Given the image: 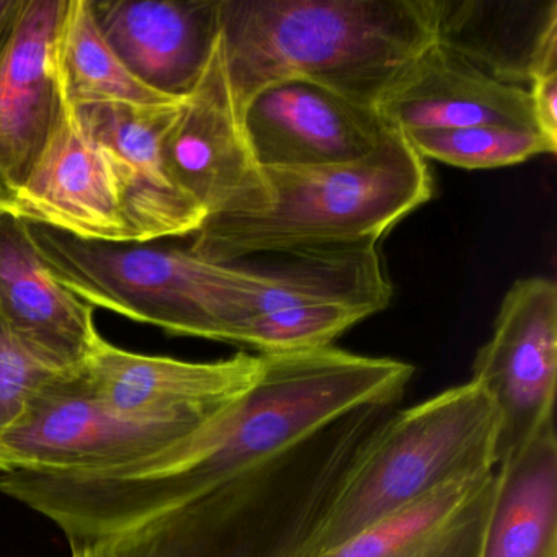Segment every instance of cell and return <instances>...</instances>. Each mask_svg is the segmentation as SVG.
I'll return each instance as SVG.
<instances>
[{
  "label": "cell",
  "mask_w": 557,
  "mask_h": 557,
  "mask_svg": "<svg viewBox=\"0 0 557 557\" xmlns=\"http://www.w3.org/2000/svg\"><path fill=\"white\" fill-rule=\"evenodd\" d=\"M260 357L259 380L194 456L154 474L77 479L74 504L87 530L120 533L285 455L355 410L393 407L416 373L406 361L334 345Z\"/></svg>",
  "instance_id": "1"
},
{
  "label": "cell",
  "mask_w": 557,
  "mask_h": 557,
  "mask_svg": "<svg viewBox=\"0 0 557 557\" xmlns=\"http://www.w3.org/2000/svg\"><path fill=\"white\" fill-rule=\"evenodd\" d=\"M218 15L240 120L257 94L286 81L376 109L436 44L435 0H218Z\"/></svg>",
  "instance_id": "2"
},
{
  "label": "cell",
  "mask_w": 557,
  "mask_h": 557,
  "mask_svg": "<svg viewBox=\"0 0 557 557\" xmlns=\"http://www.w3.org/2000/svg\"><path fill=\"white\" fill-rule=\"evenodd\" d=\"M265 210L205 220L190 250L218 263L327 247L377 246L404 218L429 203V162L396 132L373 154L350 164L263 169Z\"/></svg>",
  "instance_id": "3"
},
{
  "label": "cell",
  "mask_w": 557,
  "mask_h": 557,
  "mask_svg": "<svg viewBox=\"0 0 557 557\" xmlns=\"http://www.w3.org/2000/svg\"><path fill=\"white\" fill-rule=\"evenodd\" d=\"M347 462L329 440H308L128 530L70 543L71 557H309Z\"/></svg>",
  "instance_id": "4"
},
{
  "label": "cell",
  "mask_w": 557,
  "mask_h": 557,
  "mask_svg": "<svg viewBox=\"0 0 557 557\" xmlns=\"http://www.w3.org/2000/svg\"><path fill=\"white\" fill-rule=\"evenodd\" d=\"M498 420L474 383L449 387L389 416L342 475L309 541V557L451 482L497 468Z\"/></svg>",
  "instance_id": "5"
},
{
  "label": "cell",
  "mask_w": 557,
  "mask_h": 557,
  "mask_svg": "<svg viewBox=\"0 0 557 557\" xmlns=\"http://www.w3.org/2000/svg\"><path fill=\"white\" fill-rule=\"evenodd\" d=\"M25 226L51 275L81 301L171 335L233 344L262 283L257 267L210 262L188 249L92 243Z\"/></svg>",
  "instance_id": "6"
},
{
  "label": "cell",
  "mask_w": 557,
  "mask_h": 557,
  "mask_svg": "<svg viewBox=\"0 0 557 557\" xmlns=\"http://www.w3.org/2000/svg\"><path fill=\"white\" fill-rule=\"evenodd\" d=\"M223 417L158 420L125 416L90 391L83 371L61 373L41 391L24 422L0 438V474L128 471L195 442Z\"/></svg>",
  "instance_id": "7"
},
{
  "label": "cell",
  "mask_w": 557,
  "mask_h": 557,
  "mask_svg": "<svg viewBox=\"0 0 557 557\" xmlns=\"http://www.w3.org/2000/svg\"><path fill=\"white\" fill-rule=\"evenodd\" d=\"M557 380V286L546 276L508 289L472 377L498 420L497 465L554 420Z\"/></svg>",
  "instance_id": "8"
},
{
  "label": "cell",
  "mask_w": 557,
  "mask_h": 557,
  "mask_svg": "<svg viewBox=\"0 0 557 557\" xmlns=\"http://www.w3.org/2000/svg\"><path fill=\"white\" fill-rule=\"evenodd\" d=\"M164 156L175 184L207 218L269 207V182L234 106L220 34L203 74L165 133Z\"/></svg>",
  "instance_id": "9"
},
{
  "label": "cell",
  "mask_w": 557,
  "mask_h": 557,
  "mask_svg": "<svg viewBox=\"0 0 557 557\" xmlns=\"http://www.w3.org/2000/svg\"><path fill=\"white\" fill-rule=\"evenodd\" d=\"M18 220L92 243L133 244L115 169L61 97L44 149L18 185Z\"/></svg>",
  "instance_id": "10"
},
{
  "label": "cell",
  "mask_w": 557,
  "mask_h": 557,
  "mask_svg": "<svg viewBox=\"0 0 557 557\" xmlns=\"http://www.w3.org/2000/svg\"><path fill=\"white\" fill-rule=\"evenodd\" d=\"M243 122L262 169L350 164L396 133L374 107L305 81L267 87L250 100Z\"/></svg>",
  "instance_id": "11"
},
{
  "label": "cell",
  "mask_w": 557,
  "mask_h": 557,
  "mask_svg": "<svg viewBox=\"0 0 557 557\" xmlns=\"http://www.w3.org/2000/svg\"><path fill=\"white\" fill-rule=\"evenodd\" d=\"M102 403L138 419L216 420L226 416L259 380L260 355L184 361L133 354L100 341L81 368Z\"/></svg>",
  "instance_id": "12"
},
{
  "label": "cell",
  "mask_w": 557,
  "mask_h": 557,
  "mask_svg": "<svg viewBox=\"0 0 557 557\" xmlns=\"http://www.w3.org/2000/svg\"><path fill=\"white\" fill-rule=\"evenodd\" d=\"M182 102L79 110L90 135L115 169L133 244L194 236L207 220L203 208L175 184L165 162V133Z\"/></svg>",
  "instance_id": "13"
},
{
  "label": "cell",
  "mask_w": 557,
  "mask_h": 557,
  "mask_svg": "<svg viewBox=\"0 0 557 557\" xmlns=\"http://www.w3.org/2000/svg\"><path fill=\"white\" fill-rule=\"evenodd\" d=\"M0 318L53 370L79 371L99 347L94 308L54 280L24 220L0 216Z\"/></svg>",
  "instance_id": "14"
},
{
  "label": "cell",
  "mask_w": 557,
  "mask_h": 557,
  "mask_svg": "<svg viewBox=\"0 0 557 557\" xmlns=\"http://www.w3.org/2000/svg\"><path fill=\"white\" fill-rule=\"evenodd\" d=\"M110 47L143 83L185 97L220 34L218 0H90Z\"/></svg>",
  "instance_id": "15"
},
{
  "label": "cell",
  "mask_w": 557,
  "mask_h": 557,
  "mask_svg": "<svg viewBox=\"0 0 557 557\" xmlns=\"http://www.w3.org/2000/svg\"><path fill=\"white\" fill-rule=\"evenodd\" d=\"M376 110L404 135L484 125L537 129L528 89L494 79L438 44L397 77Z\"/></svg>",
  "instance_id": "16"
},
{
  "label": "cell",
  "mask_w": 557,
  "mask_h": 557,
  "mask_svg": "<svg viewBox=\"0 0 557 557\" xmlns=\"http://www.w3.org/2000/svg\"><path fill=\"white\" fill-rule=\"evenodd\" d=\"M64 0H27L0 58V172L18 188L60 109L53 45Z\"/></svg>",
  "instance_id": "17"
},
{
  "label": "cell",
  "mask_w": 557,
  "mask_h": 557,
  "mask_svg": "<svg viewBox=\"0 0 557 557\" xmlns=\"http://www.w3.org/2000/svg\"><path fill=\"white\" fill-rule=\"evenodd\" d=\"M494 481L451 482L314 557H475Z\"/></svg>",
  "instance_id": "18"
},
{
  "label": "cell",
  "mask_w": 557,
  "mask_h": 557,
  "mask_svg": "<svg viewBox=\"0 0 557 557\" xmlns=\"http://www.w3.org/2000/svg\"><path fill=\"white\" fill-rule=\"evenodd\" d=\"M475 557H557L556 420L495 468Z\"/></svg>",
  "instance_id": "19"
},
{
  "label": "cell",
  "mask_w": 557,
  "mask_h": 557,
  "mask_svg": "<svg viewBox=\"0 0 557 557\" xmlns=\"http://www.w3.org/2000/svg\"><path fill=\"white\" fill-rule=\"evenodd\" d=\"M436 44L494 79L528 89L544 41L557 34V2L435 0Z\"/></svg>",
  "instance_id": "20"
},
{
  "label": "cell",
  "mask_w": 557,
  "mask_h": 557,
  "mask_svg": "<svg viewBox=\"0 0 557 557\" xmlns=\"http://www.w3.org/2000/svg\"><path fill=\"white\" fill-rule=\"evenodd\" d=\"M58 94L76 110L172 106L184 97L152 89L125 66L100 32L90 0H64L53 45Z\"/></svg>",
  "instance_id": "21"
},
{
  "label": "cell",
  "mask_w": 557,
  "mask_h": 557,
  "mask_svg": "<svg viewBox=\"0 0 557 557\" xmlns=\"http://www.w3.org/2000/svg\"><path fill=\"white\" fill-rule=\"evenodd\" d=\"M404 136L425 161H438L465 171L508 168L537 156L556 154L557 149L537 129L513 126L423 129Z\"/></svg>",
  "instance_id": "22"
},
{
  "label": "cell",
  "mask_w": 557,
  "mask_h": 557,
  "mask_svg": "<svg viewBox=\"0 0 557 557\" xmlns=\"http://www.w3.org/2000/svg\"><path fill=\"white\" fill-rule=\"evenodd\" d=\"M371 315L367 309L348 305L305 306L267 312L243 322L234 335L233 345L252 348L257 355L327 347Z\"/></svg>",
  "instance_id": "23"
},
{
  "label": "cell",
  "mask_w": 557,
  "mask_h": 557,
  "mask_svg": "<svg viewBox=\"0 0 557 557\" xmlns=\"http://www.w3.org/2000/svg\"><path fill=\"white\" fill-rule=\"evenodd\" d=\"M61 371L27 350L0 318V438L17 429L35 399Z\"/></svg>",
  "instance_id": "24"
},
{
  "label": "cell",
  "mask_w": 557,
  "mask_h": 557,
  "mask_svg": "<svg viewBox=\"0 0 557 557\" xmlns=\"http://www.w3.org/2000/svg\"><path fill=\"white\" fill-rule=\"evenodd\" d=\"M528 92L537 132L557 145V34L550 35L531 67Z\"/></svg>",
  "instance_id": "25"
},
{
  "label": "cell",
  "mask_w": 557,
  "mask_h": 557,
  "mask_svg": "<svg viewBox=\"0 0 557 557\" xmlns=\"http://www.w3.org/2000/svg\"><path fill=\"white\" fill-rule=\"evenodd\" d=\"M27 0H0V58L11 45Z\"/></svg>",
  "instance_id": "26"
},
{
  "label": "cell",
  "mask_w": 557,
  "mask_h": 557,
  "mask_svg": "<svg viewBox=\"0 0 557 557\" xmlns=\"http://www.w3.org/2000/svg\"><path fill=\"white\" fill-rule=\"evenodd\" d=\"M18 218V188L0 172V216Z\"/></svg>",
  "instance_id": "27"
}]
</instances>
